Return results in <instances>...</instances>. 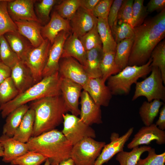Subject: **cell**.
I'll list each match as a JSON object with an SVG mask.
<instances>
[{"label": "cell", "instance_id": "obj_43", "mask_svg": "<svg viewBox=\"0 0 165 165\" xmlns=\"http://www.w3.org/2000/svg\"><path fill=\"white\" fill-rule=\"evenodd\" d=\"M134 1L133 0H123L119 11L117 22L126 23L132 27V7Z\"/></svg>", "mask_w": 165, "mask_h": 165}, {"label": "cell", "instance_id": "obj_40", "mask_svg": "<svg viewBox=\"0 0 165 165\" xmlns=\"http://www.w3.org/2000/svg\"><path fill=\"white\" fill-rule=\"evenodd\" d=\"M111 29L116 44L124 39L134 37L133 28L128 23L118 21L117 24Z\"/></svg>", "mask_w": 165, "mask_h": 165}, {"label": "cell", "instance_id": "obj_5", "mask_svg": "<svg viewBox=\"0 0 165 165\" xmlns=\"http://www.w3.org/2000/svg\"><path fill=\"white\" fill-rule=\"evenodd\" d=\"M151 58L145 64L141 66H127L116 74L107 79V86L112 95H127L131 87L139 79L146 77L151 72Z\"/></svg>", "mask_w": 165, "mask_h": 165}, {"label": "cell", "instance_id": "obj_23", "mask_svg": "<svg viewBox=\"0 0 165 165\" xmlns=\"http://www.w3.org/2000/svg\"><path fill=\"white\" fill-rule=\"evenodd\" d=\"M86 54L87 51L79 38L72 33L69 35L64 43L61 58L71 57L84 66Z\"/></svg>", "mask_w": 165, "mask_h": 165}, {"label": "cell", "instance_id": "obj_12", "mask_svg": "<svg viewBox=\"0 0 165 165\" xmlns=\"http://www.w3.org/2000/svg\"><path fill=\"white\" fill-rule=\"evenodd\" d=\"M60 89L61 96L71 114L77 116L80 115L79 98L82 87L68 79L60 77Z\"/></svg>", "mask_w": 165, "mask_h": 165}, {"label": "cell", "instance_id": "obj_19", "mask_svg": "<svg viewBox=\"0 0 165 165\" xmlns=\"http://www.w3.org/2000/svg\"><path fill=\"white\" fill-rule=\"evenodd\" d=\"M0 143L3 150L2 160L5 163H11L29 151L26 143L3 134L0 136Z\"/></svg>", "mask_w": 165, "mask_h": 165}, {"label": "cell", "instance_id": "obj_6", "mask_svg": "<svg viewBox=\"0 0 165 165\" xmlns=\"http://www.w3.org/2000/svg\"><path fill=\"white\" fill-rule=\"evenodd\" d=\"M150 75L143 80L136 83L135 91L132 99L133 101L141 96L145 97L147 101L154 100L165 102V87L160 70L157 67H151Z\"/></svg>", "mask_w": 165, "mask_h": 165}, {"label": "cell", "instance_id": "obj_4", "mask_svg": "<svg viewBox=\"0 0 165 165\" xmlns=\"http://www.w3.org/2000/svg\"><path fill=\"white\" fill-rule=\"evenodd\" d=\"M58 72L43 78L9 102L0 106L2 117L5 118L16 108L29 102L49 97L61 95Z\"/></svg>", "mask_w": 165, "mask_h": 165}, {"label": "cell", "instance_id": "obj_53", "mask_svg": "<svg viewBox=\"0 0 165 165\" xmlns=\"http://www.w3.org/2000/svg\"><path fill=\"white\" fill-rule=\"evenodd\" d=\"M44 165H50L49 160L48 159L46 160Z\"/></svg>", "mask_w": 165, "mask_h": 165}, {"label": "cell", "instance_id": "obj_26", "mask_svg": "<svg viewBox=\"0 0 165 165\" xmlns=\"http://www.w3.org/2000/svg\"><path fill=\"white\" fill-rule=\"evenodd\" d=\"M35 121L34 111L29 108L23 117L13 137L22 142L27 143L32 137Z\"/></svg>", "mask_w": 165, "mask_h": 165}, {"label": "cell", "instance_id": "obj_13", "mask_svg": "<svg viewBox=\"0 0 165 165\" xmlns=\"http://www.w3.org/2000/svg\"><path fill=\"white\" fill-rule=\"evenodd\" d=\"M33 0H9L7 7L8 13L14 21L19 20L33 21L41 23L35 14Z\"/></svg>", "mask_w": 165, "mask_h": 165}, {"label": "cell", "instance_id": "obj_52", "mask_svg": "<svg viewBox=\"0 0 165 165\" xmlns=\"http://www.w3.org/2000/svg\"><path fill=\"white\" fill-rule=\"evenodd\" d=\"M3 147L0 143V157H2L3 155Z\"/></svg>", "mask_w": 165, "mask_h": 165}, {"label": "cell", "instance_id": "obj_33", "mask_svg": "<svg viewBox=\"0 0 165 165\" xmlns=\"http://www.w3.org/2000/svg\"><path fill=\"white\" fill-rule=\"evenodd\" d=\"M9 0L0 1V36L7 32L17 31V26L8 12Z\"/></svg>", "mask_w": 165, "mask_h": 165}, {"label": "cell", "instance_id": "obj_54", "mask_svg": "<svg viewBox=\"0 0 165 165\" xmlns=\"http://www.w3.org/2000/svg\"><path fill=\"white\" fill-rule=\"evenodd\" d=\"M0 62H1L0 58Z\"/></svg>", "mask_w": 165, "mask_h": 165}, {"label": "cell", "instance_id": "obj_30", "mask_svg": "<svg viewBox=\"0 0 165 165\" xmlns=\"http://www.w3.org/2000/svg\"><path fill=\"white\" fill-rule=\"evenodd\" d=\"M133 40L134 37L124 39L117 44L115 61L121 71L128 65Z\"/></svg>", "mask_w": 165, "mask_h": 165}, {"label": "cell", "instance_id": "obj_28", "mask_svg": "<svg viewBox=\"0 0 165 165\" xmlns=\"http://www.w3.org/2000/svg\"><path fill=\"white\" fill-rule=\"evenodd\" d=\"M97 28L102 42L103 52H116L117 44L107 19L98 18Z\"/></svg>", "mask_w": 165, "mask_h": 165}, {"label": "cell", "instance_id": "obj_39", "mask_svg": "<svg viewBox=\"0 0 165 165\" xmlns=\"http://www.w3.org/2000/svg\"><path fill=\"white\" fill-rule=\"evenodd\" d=\"M47 158L42 154L29 151L13 161L11 165H40Z\"/></svg>", "mask_w": 165, "mask_h": 165}, {"label": "cell", "instance_id": "obj_22", "mask_svg": "<svg viewBox=\"0 0 165 165\" xmlns=\"http://www.w3.org/2000/svg\"><path fill=\"white\" fill-rule=\"evenodd\" d=\"M14 22L18 32L28 39L34 47L39 46L44 41L41 34L40 23L26 20Z\"/></svg>", "mask_w": 165, "mask_h": 165}, {"label": "cell", "instance_id": "obj_20", "mask_svg": "<svg viewBox=\"0 0 165 165\" xmlns=\"http://www.w3.org/2000/svg\"><path fill=\"white\" fill-rule=\"evenodd\" d=\"M62 31H72L69 20L63 18L55 11L52 14L49 22L42 26L41 33L43 38L47 39L52 44L56 38Z\"/></svg>", "mask_w": 165, "mask_h": 165}, {"label": "cell", "instance_id": "obj_35", "mask_svg": "<svg viewBox=\"0 0 165 165\" xmlns=\"http://www.w3.org/2000/svg\"><path fill=\"white\" fill-rule=\"evenodd\" d=\"M150 58L151 67H157L160 70L164 84H165V41L160 42L153 50Z\"/></svg>", "mask_w": 165, "mask_h": 165}, {"label": "cell", "instance_id": "obj_50", "mask_svg": "<svg viewBox=\"0 0 165 165\" xmlns=\"http://www.w3.org/2000/svg\"><path fill=\"white\" fill-rule=\"evenodd\" d=\"M80 7L92 11L100 0H79Z\"/></svg>", "mask_w": 165, "mask_h": 165}, {"label": "cell", "instance_id": "obj_1", "mask_svg": "<svg viewBox=\"0 0 165 165\" xmlns=\"http://www.w3.org/2000/svg\"><path fill=\"white\" fill-rule=\"evenodd\" d=\"M134 40L127 66L146 64L157 45L165 36V9L133 28Z\"/></svg>", "mask_w": 165, "mask_h": 165}, {"label": "cell", "instance_id": "obj_38", "mask_svg": "<svg viewBox=\"0 0 165 165\" xmlns=\"http://www.w3.org/2000/svg\"><path fill=\"white\" fill-rule=\"evenodd\" d=\"M79 38L86 51L97 47H102L97 23L91 30Z\"/></svg>", "mask_w": 165, "mask_h": 165}, {"label": "cell", "instance_id": "obj_49", "mask_svg": "<svg viewBox=\"0 0 165 165\" xmlns=\"http://www.w3.org/2000/svg\"><path fill=\"white\" fill-rule=\"evenodd\" d=\"M159 118L155 123L156 126L160 130H165V104L162 106L160 111Z\"/></svg>", "mask_w": 165, "mask_h": 165}, {"label": "cell", "instance_id": "obj_45", "mask_svg": "<svg viewBox=\"0 0 165 165\" xmlns=\"http://www.w3.org/2000/svg\"><path fill=\"white\" fill-rule=\"evenodd\" d=\"M113 0H100L91 11L96 17L107 19Z\"/></svg>", "mask_w": 165, "mask_h": 165}, {"label": "cell", "instance_id": "obj_48", "mask_svg": "<svg viewBox=\"0 0 165 165\" xmlns=\"http://www.w3.org/2000/svg\"><path fill=\"white\" fill-rule=\"evenodd\" d=\"M11 68L0 62V84L11 77Z\"/></svg>", "mask_w": 165, "mask_h": 165}, {"label": "cell", "instance_id": "obj_17", "mask_svg": "<svg viewBox=\"0 0 165 165\" xmlns=\"http://www.w3.org/2000/svg\"><path fill=\"white\" fill-rule=\"evenodd\" d=\"M70 21L72 34L79 38L94 27L97 18L91 11L80 7Z\"/></svg>", "mask_w": 165, "mask_h": 165}, {"label": "cell", "instance_id": "obj_55", "mask_svg": "<svg viewBox=\"0 0 165 165\" xmlns=\"http://www.w3.org/2000/svg\"></svg>", "mask_w": 165, "mask_h": 165}, {"label": "cell", "instance_id": "obj_27", "mask_svg": "<svg viewBox=\"0 0 165 165\" xmlns=\"http://www.w3.org/2000/svg\"><path fill=\"white\" fill-rule=\"evenodd\" d=\"M29 109L27 104L21 105L11 112L6 117L2 134L13 137L24 115Z\"/></svg>", "mask_w": 165, "mask_h": 165}, {"label": "cell", "instance_id": "obj_10", "mask_svg": "<svg viewBox=\"0 0 165 165\" xmlns=\"http://www.w3.org/2000/svg\"><path fill=\"white\" fill-rule=\"evenodd\" d=\"M58 72L61 77L68 79L81 85L83 90L90 79L84 66L75 59L70 57L61 58Z\"/></svg>", "mask_w": 165, "mask_h": 165}, {"label": "cell", "instance_id": "obj_16", "mask_svg": "<svg viewBox=\"0 0 165 165\" xmlns=\"http://www.w3.org/2000/svg\"><path fill=\"white\" fill-rule=\"evenodd\" d=\"M80 118L86 125L90 126L94 124L102 123L101 107L97 105L87 92H81L80 96Z\"/></svg>", "mask_w": 165, "mask_h": 165}, {"label": "cell", "instance_id": "obj_42", "mask_svg": "<svg viewBox=\"0 0 165 165\" xmlns=\"http://www.w3.org/2000/svg\"><path fill=\"white\" fill-rule=\"evenodd\" d=\"M148 155L145 158H140L136 165H164L165 152L160 154L156 153L155 148H151L148 151Z\"/></svg>", "mask_w": 165, "mask_h": 165}, {"label": "cell", "instance_id": "obj_14", "mask_svg": "<svg viewBox=\"0 0 165 165\" xmlns=\"http://www.w3.org/2000/svg\"><path fill=\"white\" fill-rule=\"evenodd\" d=\"M70 32L62 31L56 38L50 50L48 60L42 72V78L58 72L64 43Z\"/></svg>", "mask_w": 165, "mask_h": 165}, {"label": "cell", "instance_id": "obj_56", "mask_svg": "<svg viewBox=\"0 0 165 165\" xmlns=\"http://www.w3.org/2000/svg\"></svg>", "mask_w": 165, "mask_h": 165}, {"label": "cell", "instance_id": "obj_9", "mask_svg": "<svg viewBox=\"0 0 165 165\" xmlns=\"http://www.w3.org/2000/svg\"><path fill=\"white\" fill-rule=\"evenodd\" d=\"M52 44L47 39L40 45L34 47L29 52L24 61L30 69L35 84L42 79L43 71L48 58Z\"/></svg>", "mask_w": 165, "mask_h": 165}, {"label": "cell", "instance_id": "obj_7", "mask_svg": "<svg viewBox=\"0 0 165 165\" xmlns=\"http://www.w3.org/2000/svg\"><path fill=\"white\" fill-rule=\"evenodd\" d=\"M105 144L92 138H85L73 145L70 158L75 165H94Z\"/></svg>", "mask_w": 165, "mask_h": 165}, {"label": "cell", "instance_id": "obj_29", "mask_svg": "<svg viewBox=\"0 0 165 165\" xmlns=\"http://www.w3.org/2000/svg\"><path fill=\"white\" fill-rule=\"evenodd\" d=\"M164 104L159 100H154L150 102L144 101L140 108L139 113L145 126L153 123L154 120L159 114L160 108Z\"/></svg>", "mask_w": 165, "mask_h": 165}, {"label": "cell", "instance_id": "obj_24", "mask_svg": "<svg viewBox=\"0 0 165 165\" xmlns=\"http://www.w3.org/2000/svg\"><path fill=\"white\" fill-rule=\"evenodd\" d=\"M4 36L12 50L20 60L24 61L29 52L34 48L30 42L17 31L7 32Z\"/></svg>", "mask_w": 165, "mask_h": 165}, {"label": "cell", "instance_id": "obj_11", "mask_svg": "<svg viewBox=\"0 0 165 165\" xmlns=\"http://www.w3.org/2000/svg\"><path fill=\"white\" fill-rule=\"evenodd\" d=\"M134 130V128L131 127L121 136L117 133H112L110 137V142L105 145L94 165H103L107 163L115 155L123 151L124 145Z\"/></svg>", "mask_w": 165, "mask_h": 165}, {"label": "cell", "instance_id": "obj_21", "mask_svg": "<svg viewBox=\"0 0 165 165\" xmlns=\"http://www.w3.org/2000/svg\"><path fill=\"white\" fill-rule=\"evenodd\" d=\"M10 77L20 94L35 84L30 69L26 63L21 60L12 68Z\"/></svg>", "mask_w": 165, "mask_h": 165}, {"label": "cell", "instance_id": "obj_44", "mask_svg": "<svg viewBox=\"0 0 165 165\" xmlns=\"http://www.w3.org/2000/svg\"><path fill=\"white\" fill-rule=\"evenodd\" d=\"M39 1L36 5V12L42 20H48L53 7L57 2H60V1L42 0Z\"/></svg>", "mask_w": 165, "mask_h": 165}, {"label": "cell", "instance_id": "obj_15", "mask_svg": "<svg viewBox=\"0 0 165 165\" xmlns=\"http://www.w3.org/2000/svg\"><path fill=\"white\" fill-rule=\"evenodd\" d=\"M154 140L159 145L165 143V131L160 129L153 123L149 126L141 127L134 135L127 147L132 149L141 145H148Z\"/></svg>", "mask_w": 165, "mask_h": 165}, {"label": "cell", "instance_id": "obj_37", "mask_svg": "<svg viewBox=\"0 0 165 165\" xmlns=\"http://www.w3.org/2000/svg\"><path fill=\"white\" fill-rule=\"evenodd\" d=\"M80 7L79 0H62L55 6V11L63 18L70 20Z\"/></svg>", "mask_w": 165, "mask_h": 165}, {"label": "cell", "instance_id": "obj_31", "mask_svg": "<svg viewBox=\"0 0 165 165\" xmlns=\"http://www.w3.org/2000/svg\"><path fill=\"white\" fill-rule=\"evenodd\" d=\"M152 147L143 146L135 147L130 152H120L116 154V160L120 165H136L142 154L147 152Z\"/></svg>", "mask_w": 165, "mask_h": 165}, {"label": "cell", "instance_id": "obj_46", "mask_svg": "<svg viewBox=\"0 0 165 165\" xmlns=\"http://www.w3.org/2000/svg\"><path fill=\"white\" fill-rule=\"evenodd\" d=\"M123 0H113L107 19L111 28L117 23V16L119 9Z\"/></svg>", "mask_w": 165, "mask_h": 165}, {"label": "cell", "instance_id": "obj_8", "mask_svg": "<svg viewBox=\"0 0 165 165\" xmlns=\"http://www.w3.org/2000/svg\"><path fill=\"white\" fill-rule=\"evenodd\" d=\"M63 123L61 132L73 145L85 138L96 137L94 130L77 116L67 113L63 116Z\"/></svg>", "mask_w": 165, "mask_h": 165}, {"label": "cell", "instance_id": "obj_2", "mask_svg": "<svg viewBox=\"0 0 165 165\" xmlns=\"http://www.w3.org/2000/svg\"><path fill=\"white\" fill-rule=\"evenodd\" d=\"M29 106L35 113L32 137L55 129L69 112L61 95L42 98L30 102Z\"/></svg>", "mask_w": 165, "mask_h": 165}, {"label": "cell", "instance_id": "obj_51", "mask_svg": "<svg viewBox=\"0 0 165 165\" xmlns=\"http://www.w3.org/2000/svg\"><path fill=\"white\" fill-rule=\"evenodd\" d=\"M57 165H75V163L73 160L70 158L61 162Z\"/></svg>", "mask_w": 165, "mask_h": 165}, {"label": "cell", "instance_id": "obj_25", "mask_svg": "<svg viewBox=\"0 0 165 165\" xmlns=\"http://www.w3.org/2000/svg\"><path fill=\"white\" fill-rule=\"evenodd\" d=\"M104 53L101 47L87 51L86 63L84 67L89 78H101L100 66Z\"/></svg>", "mask_w": 165, "mask_h": 165}, {"label": "cell", "instance_id": "obj_3", "mask_svg": "<svg viewBox=\"0 0 165 165\" xmlns=\"http://www.w3.org/2000/svg\"><path fill=\"white\" fill-rule=\"evenodd\" d=\"M26 143L29 151L46 157L50 165H57L70 158L73 147L62 132L55 129L31 137Z\"/></svg>", "mask_w": 165, "mask_h": 165}, {"label": "cell", "instance_id": "obj_41", "mask_svg": "<svg viewBox=\"0 0 165 165\" xmlns=\"http://www.w3.org/2000/svg\"><path fill=\"white\" fill-rule=\"evenodd\" d=\"M144 0H135L132 7L133 28L141 25L145 20L148 13L146 7L144 5Z\"/></svg>", "mask_w": 165, "mask_h": 165}, {"label": "cell", "instance_id": "obj_32", "mask_svg": "<svg viewBox=\"0 0 165 165\" xmlns=\"http://www.w3.org/2000/svg\"><path fill=\"white\" fill-rule=\"evenodd\" d=\"M115 52H108L104 53L100 68L101 78L105 83L110 76L116 74L121 71L115 63Z\"/></svg>", "mask_w": 165, "mask_h": 165}, {"label": "cell", "instance_id": "obj_34", "mask_svg": "<svg viewBox=\"0 0 165 165\" xmlns=\"http://www.w3.org/2000/svg\"><path fill=\"white\" fill-rule=\"evenodd\" d=\"M0 58L2 62L11 69L20 61L10 48L4 35L0 36Z\"/></svg>", "mask_w": 165, "mask_h": 165}, {"label": "cell", "instance_id": "obj_47", "mask_svg": "<svg viewBox=\"0 0 165 165\" xmlns=\"http://www.w3.org/2000/svg\"><path fill=\"white\" fill-rule=\"evenodd\" d=\"M165 0H151L146 7L147 11L148 13H152L155 10H162L165 8Z\"/></svg>", "mask_w": 165, "mask_h": 165}, {"label": "cell", "instance_id": "obj_18", "mask_svg": "<svg viewBox=\"0 0 165 165\" xmlns=\"http://www.w3.org/2000/svg\"><path fill=\"white\" fill-rule=\"evenodd\" d=\"M83 90L88 92L97 105L100 107L109 105L112 95L101 78H90Z\"/></svg>", "mask_w": 165, "mask_h": 165}, {"label": "cell", "instance_id": "obj_36", "mask_svg": "<svg viewBox=\"0 0 165 165\" xmlns=\"http://www.w3.org/2000/svg\"><path fill=\"white\" fill-rule=\"evenodd\" d=\"M19 92L11 77L0 84V106L15 98Z\"/></svg>", "mask_w": 165, "mask_h": 165}]
</instances>
